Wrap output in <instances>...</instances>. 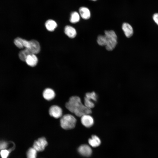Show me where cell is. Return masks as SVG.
Instances as JSON below:
<instances>
[{"label":"cell","instance_id":"obj_1","mask_svg":"<svg viewBox=\"0 0 158 158\" xmlns=\"http://www.w3.org/2000/svg\"><path fill=\"white\" fill-rule=\"evenodd\" d=\"M65 107L70 112L79 117L92 113L91 109L83 104L80 98L77 96L70 97L68 102L66 103Z\"/></svg>","mask_w":158,"mask_h":158},{"label":"cell","instance_id":"obj_2","mask_svg":"<svg viewBox=\"0 0 158 158\" xmlns=\"http://www.w3.org/2000/svg\"><path fill=\"white\" fill-rule=\"evenodd\" d=\"M76 123V120L74 116L69 114L62 116L60 120L61 126L65 130L74 128L75 126Z\"/></svg>","mask_w":158,"mask_h":158},{"label":"cell","instance_id":"obj_3","mask_svg":"<svg viewBox=\"0 0 158 158\" xmlns=\"http://www.w3.org/2000/svg\"><path fill=\"white\" fill-rule=\"evenodd\" d=\"M104 33L106 40V48L108 51H111L115 48L117 44V35L112 30H106Z\"/></svg>","mask_w":158,"mask_h":158},{"label":"cell","instance_id":"obj_4","mask_svg":"<svg viewBox=\"0 0 158 158\" xmlns=\"http://www.w3.org/2000/svg\"><path fill=\"white\" fill-rule=\"evenodd\" d=\"M97 99V96L94 92H87L86 93L84 98V104L87 107L92 109L95 107L93 101L96 102Z\"/></svg>","mask_w":158,"mask_h":158},{"label":"cell","instance_id":"obj_5","mask_svg":"<svg viewBox=\"0 0 158 158\" xmlns=\"http://www.w3.org/2000/svg\"><path fill=\"white\" fill-rule=\"evenodd\" d=\"M47 144L48 143L46 138L44 137H42L34 142L33 147L37 152H41L44 150Z\"/></svg>","mask_w":158,"mask_h":158},{"label":"cell","instance_id":"obj_6","mask_svg":"<svg viewBox=\"0 0 158 158\" xmlns=\"http://www.w3.org/2000/svg\"><path fill=\"white\" fill-rule=\"evenodd\" d=\"M49 115L56 118H61L62 116V110L59 106L53 105L51 106L49 109Z\"/></svg>","mask_w":158,"mask_h":158},{"label":"cell","instance_id":"obj_7","mask_svg":"<svg viewBox=\"0 0 158 158\" xmlns=\"http://www.w3.org/2000/svg\"><path fill=\"white\" fill-rule=\"evenodd\" d=\"M82 124L87 128H90L93 126L94 120L93 117L89 114L83 115L81 117Z\"/></svg>","mask_w":158,"mask_h":158},{"label":"cell","instance_id":"obj_8","mask_svg":"<svg viewBox=\"0 0 158 158\" xmlns=\"http://www.w3.org/2000/svg\"><path fill=\"white\" fill-rule=\"evenodd\" d=\"M78 151L81 155L86 157L90 156L92 153L91 147L87 145H83L78 148Z\"/></svg>","mask_w":158,"mask_h":158},{"label":"cell","instance_id":"obj_9","mask_svg":"<svg viewBox=\"0 0 158 158\" xmlns=\"http://www.w3.org/2000/svg\"><path fill=\"white\" fill-rule=\"evenodd\" d=\"M30 47L29 49L33 54H36L38 53L40 50V46L39 42L36 40H32L30 41Z\"/></svg>","mask_w":158,"mask_h":158},{"label":"cell","instance_id":"obj_10","mask_svg":"<svg viewBox=\"0 0 158 158\" xmlns=\"http://www.w3.org/2000/svg\"><path fill=\"white\" fill-rule=\"evenodd\" d=\"M79 14L81 18L84 20L89 19L91 16V12L89 8L86 6L80 7L79 9Z\"/></svg>","mask_w":158,"mask_h":158},{"label":"cell","instance_id":"obj_11","mask_svg":"<svg viewBox=\"0 0 158 158\" xmlns=\"http://www.w3.org/2000/svg\"><path fill=\"white\" fill-rule=\"evenodd\" d=\"M42 95L45 99L47 101H50L55 97V93L53 90L48 88L45 89L44 90Z\"/></svg>","mask_w":158,"mask_h":158},{"label":"cell","instance_id":"obj_12","mask_svg":"<svg viewBox=\"0 0 158 158\" xmlns=\"http://www.w3.org/2000/svg\"><path fill=\"white\" fill-rule=\"evenodd\" d=\"M25 61L28 65L33 67L37 65L38 59L35 54H31L27 56Z\"/></svg>","mask_w":158,"mask_h":158},{"label":"cell","instance_id":"obj_13","mask_svg":"<svg viewBox=\"0 0 158 158\" xmlns=\"http://www.w3.org/2000/svg\"><path fill=\"white\" fill-rule=\"evenodd\" d=\"M122 29L126 36L129 38L133 35V30L131 25L127 23H124L122 25Z\"/></svg>","mask_w":158,"mask_h":158},{"label":"cell","instance_id":"obj_14","mask_svg":"<svg viewBox=\"0 0 158 158\" xmlns=\"http://www.w3.org/2000/svg\"><path fill=\"white\" fill-rule=\"evenodd\" d=\"M64 32L65 34L69 37L73 38L76 35V31L75 29L73 27L70 25H67L64 28Z\"/></svg>","mask_w":158,"mask_h":158},{"label":"cell","instance_id":"obj_15","mask_svg":"<svg viewBox=\"0 0 158 158\" xmlns=\"http://www.w3.org/2000/svg\"><path fill=\"white\" fill-rule=\"evenodd\" d=\"M57 26L56 22L52 20H49L45 23V26L47 30L49 31H54Z\"/></svg>","mask_w":158,"mask_h":158},{"label":"cell","instance_id":"obj_16","mask_svg":"<svg viewBox=\"0 0 158 158\" xmlns=\"http://www.w3.org/2000/svg\"><path fill=\"white\" fill-rule=\"evenodd\" d=\"M90 145L93 147L98 146L101 143V141L99 138L95 135H93L91 138L88 140Z\"/></svg>","mask_w":158,"mask_h":158},{"label":"cell","instance_id":"obj_17","mask_svg":"<svg viewBox=\"0 0 158 158\" xmlns=\"http://www.w3.org/2000/svg\"><path fill=\"white\" fill-rule=\"evenodd\" d=\"M31 54H33L29 49L25 48L20 51L18 56L20 60L25 61L27 56Z\"/></svg>","mask_w":158,"mask_h":158},{"label":"cell","instance_id":"obj_18","mask_svg":"<svg viewBox=\"0 0 158 158\" xmlns=\"http://www.w3.org/2000/svg\"><path fill=\"white\" fill-rule=\"evenodd\" d=\"M80 20V15L76 11L71 13L70 18V22L73 23H76L79 21Z\"/></svg>","mask_w":158,"mask_h":158},{"label":"cell","instance_id":"obj_19","mask_svg":"<svg viewBox=\"0 0 158 158\" xmlns=\"http://www.w3.org/2000/svg\"><path fill=\"white\" fill-rule=\"evenodd\" d=\"M37 151L33 147L29 148L27 153V158H36Z\"/></svg>","mask_w":158,"mask_h":158},{"label":"cell","instance_id":"obj_20","mask_svg":"<svg viewBox=\"0 0 158 158\" xmlns=\"http://www.w3.org/2000/svg\"><path fill=\"white\" fill-rule=\"evenodd\" d=\"M23 39L20 37H17L14 40V43L18 48L22 49L24 47L23 45Z\"/></svg>","mask_w":158,"mask_h":158},{"label":"cell","instance_id":"obj_21","mask_svg":"<svg viewBox=\"0 0 158 158\" xmlns=\"http://www.w3.org/2000/svg\"><path fill=\"white\" fill-rule=\"evenodd\" d=\"M97 42L98 44L101 46H104L106 45V40L105 35H99L97 39Z\"/></svg>","mask_w":158,"mask_h":158},{"label":"cell","instance_id":"obj_22","mask_svg":"<svg viewBox=\"0 0 158 158\" xmlns=\"http://www.w3.org/2000/svg\"><path fill=\"white\" fill-rule=\"evenodd\" d=\"M10 151L6 149L1 150L0 152V155L2 158H7L8 156Z\"/></svg>","mask_w":158,"mask_h":158},{"label":"cell","instance_id":"obj_23","mask_svg":"<svg viewBox=\"0 0 158 158\" xmlns=\"http://www.w3.org/2000/svg\"><path fill=\"white\" fill-rule=\"evenodd\" d=\"M8 147V144L6 142L1 141L0 142V151L5 149Z\"/></svg>","mask_w":158,"mask_h":158},{"label":"cell","instance_id":"obj_24","mask_svg":"<svg viewBox=\"0 0 158 158\" xmlns=\"http://www.w3.org/2000/svg\"><path fill=\"white\" fill-rule=\"evenodd\" d=\"M152 18L154 21L158 25V13L154 14Z\"/></svg>","mask_w":158,"mask_h":158},{"label":"cell","instance_id":"obj_25","mask_svg":"<svg viewBox=\"0 0 158 158\" xmlns=\"http://www.w3.org/2000/svg\"><path fill=\"white\" fill-rule=\"evenodd\" d=\"M90 0V1H97L98 0Z\"/></svg>","mask_w":158,"mask_h":158}]
</instances>
